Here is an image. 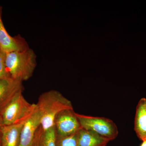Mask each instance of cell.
I'll list each match as a JSON object with an SVG mask.
<instances>
[{
  "label": "cell",
  "mask_w": 146,
  "mask_h": 146,
  "mask_svg": "<svg viewBox=\"0 0 146 146\" xmlns=\"http://www.w3.org/2000/svg\"><path fill=\"white\" fill-rule=\"evenodd\" d=\"M36 105L41 117V126L43 130L54 126L55 118L59 112L65 110L73 109L70 101L55 90L41 94Z\"/></svg>",
  "instance_id": "1"
},
{
  "label": "cell",
  "mask_w": 146,
  "mask_h": 146,
  "mask_svg": "<svg viewBox=\"0 0 146 146\" xmlns=\"http://www.w3.org/2000/svg\"><path fill=\"white\" fill-rule=\"evenodd\" d=\"M36 64V56L33 50L29 48L19 51L6 53L5 65L11 78L23 82L32 76Z\"/></svg>",
  "instance_id": "2"
},
{
  "label": "cell",
  "mask_w": 146,
  "mask_h": 146,
  "mask_svg": "<svg viewBox=\"0 0 146 146\" xmlns=\"http://www.w3.org/2000/svg\"><path fill=\"white\" fill-rule=\"evenodd\" d=\"M82 129L95 132L110 141L117 138L119 131L112 120L104 117L87 116L76 113Z\"/></svg>",
  "instance_id": "3"
},
{
  "label": "cell",
  "mask_w": 146,
  "mask_h": 146,
  "mask_svg": "<svg viewBox=\"0 0 146 146\" xmlns=\"http://www.w3.org/2000/svg\"><path fill=\"white\" fill-rule=\"evenodd\" d=\"M23 92L18 94L0 114L3 125L15 123L32 115L36 104L29 103L24 98Z\"/></svg>",
  "instance_id": "4"
},
{
  "label": "cell",
  "mask_w": 146,
  "mask_h": 146,
  "mask_svg": "<svg viewBox=\"0 0 146 146\" xmlns=\"http://www.w3.org/2000/svg\"><path fill=\"white\" fill-rule=\"evenodd\" d=\"M54 127L56 135L68 136L77 133L82 129L74 109L65 110L55 118Z\"/></svg>",
  "instance_id": "5"
},
{
  "label": "cell",
  "mask_w": 146,
  "mask_h": 146,
  "mask_svg": "<svg viewBox=\"0 0 146 146\" xmlns=\"http://www.w3.org/2000/svg\"><path fill=\"white\" fill-rule=\"evenodd\" d=\"M2 9L0 7V48L1 51L7 53L19 51L29 48L26 40L18 35L12 37L9 34L5 27L2 20Z\"/></svg>",
  "instance_id": "6"
},
{
  "label": "cell",
  "mask_w": 146,
  "mask_h": 146,
  "mask_svg": "<svg viewBox=\"0 0 146 146\" xmlns=\"http://www.w3.org/2000/svg\"><path fill=\"white\" fill-rule=\"evenodd\" d=\"M23 90L22 82L11 78L0 80V114L13 99Z\"/></svg>",
  "instance_id": "7"
},
{
  "label": "cell",
  "mask_w": 146,
  "mask_h": 146,
  "mask_svg": "<svg viewBox=\"0 0 146 146\" xmlns=\"http://www.w3.org/2000/svg\"><path fill=\"white\" fill-rule=\"evenodd\" d=\"M31 115L15 123L3 125L1 137V146H19L23 128Z\"/></svg>",
  "instance_id": "8"
},
{
  "label": "cell",
  "mask_w": 146,
  "mask_h": 146,
  "mask_svg": "<svg viewBox=\"0 0 146 146\" xmlns=\"http://www.w3.org/2000/svg\"><path fill=\"white\" fill-rule=\"evenodd\" d=\"M40 125L41 117L36 107L31 116L24 126L19 146H31L34 141L36 131Z\"/></svg>",
  "instance_id": "9"
},
{
  "label": "cell",
  "mask_w": 146,
  "mask_h": 146,
  "mask_svg": "<svg viewBox=\"0 0 146 146\" xmlns=\"http://www.w3.org/2000/svg\"><path fill=\"white\" fill-rule=\"evenodd\" d=\"M134 130L138 138L146 141V99H141L136 108Z\"/></svg>",
  "instance_id": "10"
},
{
  "label": "cell",
  "mask_w": 146,
  "mask_h": 146,
  "mask_svg": "<svg viewBox=\"0 0 146 146\" xmlns=\"http://www.w3.org/2000/svg\"><path fill=\"white\" fill-rule=\"evenodd\" d=\"M77 135L78 146H106L110 142L95 132L82 128Z\"/></svg>",
  "instance_id": "11"
},
{
  "label": "cell",
  "mask_w": 146,
  "mask_h": 146,
  "mask_svg": "<svg viewBox=\"0 0 146 146\" xmlns=\"http://www.w3.org/2000/svg\"><path fill=\"white\" fill-rule=\"evenodd\" d=\"M56 131L54 126L46 130H43L40 125L38 133V146H56Z\"/></svg>",
  "instance_id": "12"
},
{
  "label": "cell",
  "mask_w": 146,
  "mask_h": 146,
  "mask_svg": "<svg viewBox=\"0 0 146 146\" xmlns=\"http://www.w3.org/2000/svg\"><path fill=\"white\" fill-rule=\"evenodd\" d=\"M77 134V133L65 136L56 135V146H78Z\"/></svg>",
  "instance_id": "13"
},
{
  "label": "cell",
  "mask_w": 146,
  "mask_h": 146,
  "mask_svg": "<svg viewBox=\"0 0 146 146\" xmlns=\"http://www.w3.org/2000/svg\"><path fill=\"white\" fill-rule=\"evenodd\" d=\"M6 53L0 51V80L11 78L5 65Z\"/></svg>",
  "instance_id": "14"
},
{
  "label": "cell",
  "mask_w": 146,
  "mask_h": 146,
  "mask_svg": "<svg viewBox=\"0 0 146 146\" xmlns=\"http://www.w3.org/2000/svg\"><path fill=\"white\" fill-rule=\"evenodd\" d=\"M39 128L38 129H37V131H36V135H35V138L34 141H33V143L32 145H31V146H38V145H37V142H38V133H39Z\"/></svg>",
  "instance_id": "15"
},
{
  "label": "cell",
  "mask_w": 146,
  "mask_h": 146,
  "mask_svg": "<svg viewBox=\"0 0 146 146\" xmlns=\"http://www.w3.org/2000/svg\"><path fill=\"white\" fill-rule=\"evenodd\" d=\"M3 125L1 118V116H0V146H1V137L2 129Z\"/></svg>",
  "instance_id": "16"
},
{
  "label": "cell",
  "mask_w": 146,
  "mask_h": 146,
  "mask_svg": "<svg viewBox=\"0 0 146 146\" xmlns=\"http://www.w3.org/2000/svg\"><path fill=\"white\" fill-rule=\"evenodd\" d=\"M140 146H146V141H143Z\"/></svg>",
  "instance_id": "17"
},
{
  "label": "cell",
  "mask_w": 146,
  "mask_h": 146,
  "mask_svg": "<svg viewBox=\"0 0 146 146\" xmlns=\"http://www.w3.org/2000/svg\"><path fill=\"white\" fill-rule=\"evenodd\" d=\"M1 51V48H0V51Z\"/></svg>",
  "instance_id": "18"
}]
</instances>
